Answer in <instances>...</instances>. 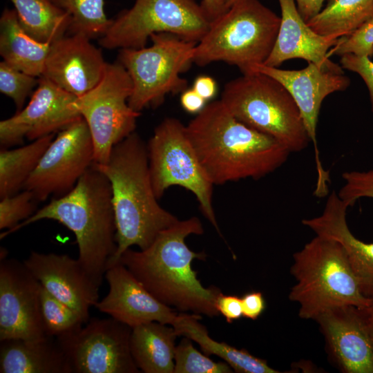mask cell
Masks as SVG:
<instances>
[{
    "instance_id": "3957f363",
    "label": "cell",
    "mask_w": 373,
    "mask_h": 373,
    "mask_svg": "<svg viewBox=\"0 0 373 373\" xmlns=\"http://www.w3.org/2000/svg\"><path fill=\"white\" fill-rule=\"evenodd\" d=\"M111 183L117 250L107 269L133 245L148 248L179 220L157 202L151 179L147 146L135 132L117 144L104 164L93 162Z\"/></svg>"
},
{
    "instance_id": "d590c367",
    "label": "cell",
    "mask_w": 373,
    "mask_h": 373,
    "mask_svg": "<svg viewBox=\"0 0 373 373\" xmlns=\"http://www.w3.org/2000/svg\"><path fill=\"white\" fill-rule=\"evenodd\" d=\"M343 186L337 193L350 207L363 198H373V168L366 171H350L342 174Z\"/></svg>"
},
{
    "instance_id": "e0dca14e",
    "label": "cell",
    "mask_w": 373,
    "mask_h": 373,
    "mask_svg": "<svg viewBox=\"0 0 373 373\" xmlns=\"http://www.w3.org/2000/svg\"><path fill=\"white\" fill-rule=\"evenodd\" d=\"M314 320L342 372L373 373L372 314L367 309L338 306L323 312Z\"/></svg>"
},
{
    "instance_id": "60d3db41",
    "label": "cell",
    "mask_w": 373,
    "mask_h": 373,
    "mask_svg": "<svg viewBox=\"0 0 373 373\" xmlns=\"http://www.w3.org/2000/svg\"><path fill=\"white\" fill-rule=\"evenodd\" d=\"M192 88L207 102L216 96L217 84L210 76L200 75L194 80Z\"/></svg>"
},
{
    "instance_id": "ac0fdd59",
    "label": "cell",
    "mask_w": 373,
    "mask_h": 373,
    "mask_svg": "<svg viewBox=\"0 0 373 373\" xmlns=\"http://www.w3.org/2000/svg\"><path fill=\"white\" fill-rule=\"evenodd\" d=\"M23 263L49 294L75 311L84 324L99 301V286L78 259L66 254L31 251Z\"/></svg>"
},
{
    "instance_id": "5bb4252c",
    "label": "cell",
    "mask_w": 373,
    "mask_h": 373,
    "mask_svg": "<svg viewBox=\"0 0 373 373\" xmlns=\"http://www.w3.org/2000/svg\"><path fill=\"white\" fill-rule=\"evenodd\" d=\"M280 82L289 93L299 108L308 135L314 146L317 173L314 195L323 198L329 191V174L325 170L317 146L316 128L323 101L330 94L345 90L350 79L344 73L324 70L314 63L300 70H285L265 64L251 68Z\"/></svg>"
},
{
    "instance_id": "9c48e42d",
    "label": "cell",
    "mask_w": 373,
    "mask_h": 373,
    "mask_svg": "<svg viewBox=\"0 0 373 373\" xmlns=\"http://www.w3.org/2000/svg\"><path fill=\"white\" fill-rule=\"evenodd\" d=\"M146 146L157 198H161L166 190L174 185L190 191L204 216L221 235L213 207L214 184L200 163L186 126L176 118H165L156 126Z\"/></svg>"
},
{
    "instance_id": "e575fe53",
    "label": "cell",
    "mask_w": 373,
    "mask_h": 373,
    "mask_svg": "<svg viewBox=\"0 0 373 373\" xmlns=\"http://www.w3.org/2000/svg\"><path fill=\"white\" fill-rule=\"evenodd\" d=\"M347 53L373 57V19L365 22L348 36L340 37L338 44L328 52L329 57Z\"/></svg>"
},
{
    "instance_id": "7402d4cb",
    "label": "cell",
    "mask_w": 373,
    "mask_h": 373,
    "mask_svg": "<svg viewBox=\"0 0 373 373\" xmlns=\"http://www.w3.org/2000/svg\"><path fill=\"white\" fill-rule=\"evenodd\" d=\"M350 206L335 191L328 196L323 212L302 223L316 236L332 239L343 249L358 281L363 294L373 298V242H365L355 237L346 220Z\"/></svg>"
},
{
    "instance_id": "9a60e30c",
    "label": "cell",
    "mask_w": 373,
    "mask_h": 373,
    "mask_svg": "<svg viewBox=\"0 0 373 373\" xmlns=\"http://www.w3.org/2000/svg\"><path fill=\"white\" fill-rule=\"evenodd\" d=\"M77 97L46 77H39L28 104L13 116L0 122L1 149L33 141L60 131L82 117L74 106Z\"/></svg>"
},
{
    "instance_id": "44dd1931",
    "label": "cell",
    "mask_w": 373,
    "mask_h": 373,
    "mask_svg": "<svg viewBox=\"0 0 373 373\" xmlns=\"http://www.w3.org/2000/svg\"><path fill=\"white\" fill-rule=\"evenodd\" d=\"M278 1L281 11L280 27L271 52L263 64L278 67L287 60L302 59L324 70L344 73L341 65L331 61L328 54L339 38L314 31L300 15L294 0Z\"/></svg>"
},
{
    "instance_id": "b9f144b4",
    "label": "cell",
    "mask_w": 373,
    "mask_h": 373,
    "mask_svg": "<svg viewBox=\"0 0 373 373\" xmlns=\"http://www.w3.org/2000/svg\"><path fill=\"white\" fill-rule=\"evenodd\" d=\"M297 9L305 21L315 17L321 10L325 0H294Z\"/></svg>"
},
{
    "instance_id": "ffe728a7",
    "label": "cell",
    "mask_w": 373,
    "mask_h": 373,
    "mask_svg": "<svg viewBox=\"0 0 373 373\" xmlns=\"http://www.w3.org/2000/svg\"><path fill=\"white\" fill-rule=\"evenodd\" d=\"M109 290L95 307L131 328L150 322L173 325L179 314L155 296L121 262L109 267L104 276Z\"/></svg>"
},
{
    "instance_id": "74e56055",
    "label": "cell",
    "mask_w": 373,
    "mask_h": 373,
    "mask_svg": "<svg viewBox=\"0 0 373 373\" xmlns=\"http://www.w3.org/2000/svg\"><path fill=\"white\" fill-rule=\"evenodd\" d=\"M217 309L227 323L240 319L242 316L241 298L233 295L219 294L216 302Z\"/></svg>"
},
{
    "instance_id": "836d02e7",
    "label": "cell",
    "mask_w": 373,
    "mask_h": 373,
    "mask_svg": "<svg viewBox=\"0 0 373 373\" xmlns=\"http://www.w3.org/2000/svg\"><path fill=\"white\" fill-rule=\"evenodd\" d=\"M36 200L28 190L23 189L1 199L0 229H12L32 216L36 211Z\"/></svg>"
},
{
    "instance_id": "ee69618b",
    "label": "cell",
    "mask_w": 373,
    "mask_h": 373,
    "mask_svg": "<svg viewBox=\"0 0 373 373\" xmlns=\"http://www.w3.org/2000/svg\"><path fill=\"white\" fill-rule=\"evenodd\" d=\"M236 0H223L224 4L226 8L228 10L229 8L236 1Z\"/></svg>"
},
{
    "instance_id": "cb8c5ba5",
    "label": "cell",
    "mask_w": 373,
    "mask_h": 373,
    "mask_svg": "<svg viewBox=\"0 0 373 373\" xmlns=\"http://www.w3.org/2000/svg\"><path fill=\"white\" fill-rule=\"evenodd\" d=\"M50 45L28 34L15 9L3 10L0 17V55L3 61L25 73L40 77Z\"/></svg>"
},
{
    "instance_id": "4dcf8cb0",
    "label": "cell",
    "mask_w": 373,
    "mask_h": 373,
    "mask_svg": "<svg viewBox=\"0 0 373 373\" xmlns=\"http://www.w3.org/2000/svg\"><path fill=\"white\" fill-rule=\"evenodd\" d=\"M40 311L46 336L55 338L72 333L85 325L80 316L41 286Z\"/></svg>"
},
{
    "instance_id": "4fadbf2b",
    "label": "cell",
    "mask_w": 373,
    "mask_h": 373,
    "mask_svg": "<svg viewBox=\"0 0 373 373\" xmlns=\"http://www.w3.org/2000/svg\"><path fill=\"white\" fill-rule=\"evenodd\" d=\"M94 162L91 135L82 117L61 130L52 140L23 189L36 201L61 197L77 184Z\"/></svg>"
},
{
    "instance_id": "7c38bea8",
    "label": "cell",
    "mask_w": 373,
    "mask_h": 373,
    "mask_svg": "<svg viewBox=\"0 0 373 373\" xmlns=\"http://www.w3.org/2000/svg\"><path fill=\"white\" fill-rule=\"evenodd\" d=\"M131 332V327L111 317L93 318L56 338L72 373H137L130 347Z\"/></svg>"
},
{
    "instance_id": "7a4b0ae2",
    "label": "cell",
    "mask_w": 373,
    "mask_h": 373,
    "mask_svg": "<svg viewBox=\"0 0 373 373\" xmlns=\"http://www.w3.org/2000/svg\"><path fill=\"white\" fill-rule=\"evenodd\" d=\"M203 233L198 218L178 220L161 231L148 248L127 249L118 262L164 305L180 312L218 316L216 302L222 291L214 286L204 287L192 268L195 259L204 260L207 255L192 251L185 241L191 234Z\"/></svg>"
},
{
    "instance_id": "5b68a950",
    "label": "cell",
    "mask_w": 373,
    "mask_h": 373,
    "mask_svg": "<svg viewBox=\"0 0 373 373\" xmlns=\"http://www.w3.org/2000/svg\"><path fill=\"white\" fill-rule=\"evenodd\" d=\"M291 273L296 280L289 298L299 304L298 315L314 320L338 306L367 309L365 297L342 247L335 240L316 236L294 256Z\"/></svg>"
},
{
    "instance_id": "8d00e7d4",
    "label": "cell",
    "mask_w": 373,
    "mask_h": 373,
    "mask_svg": "<svg viewBox=\"0 0 373 373\" xmlns=\"http://www.w3.org/2000/svg\"><path fill=\"white\" fill-rule=\"evenodd\" d=\"M341 66L358 74L368 89L371 110L373 113V61L365 55L347 53L341 56Z\"/></svg>"
},
{
    "instance_id": "6da1fadb",
    "label": "cell",
    "mask_w": 373,
    "mask_h": 373,
    "mask_svg": "<svg viewBox=\"0 0 373 373\" xmlns=\"http://www.w3.org/2000/svg\"><path fill=\"white\" fill-rule=\"evenodd\" d=\"M186 130L213 184L260 179L283 166L291 153L273 137L236 118L220 99L207 104Z\"/></svg>"
},
{
    "instance_id": "ab89813d",
    "label": "cell",
    "mask_w": 373,
    "mask_h": 373,
    "mask_svg": "<svg viewBox=\"0 0 373 373\" xmlns=\"http://www.w3.org/2000/svg\"><path fill=\"white\" fill-rule=\"evenodd\" d=\"M206 102L207 101L193 88H186L181 93V106L189 113H199L207 105Z\"/></svg>"
},
{
    "instance_id": "8992f818",
    "label": "cell",
    "mask_w": 373,
    "mask_h": 373,
    "mask_svg": "<svg viewBox=\"0 0 373 373\" xmlns=\"http://www.w3.org/2000/svg\"><path fill=\"white\" fill-rule=\"evenodd\" d=\"M280 17L258 0H236L210 23L196 44L193 63L204 66L223 61L238 67L242 74L263 64L274 48Z\"/></svg>"
},
{
    "instance_id": "f546056e",
    "label": "cell",
    "mask_w": 373,
    "mask_h": 373,
    "mask_svg": "<svg viewBox=\"0 0 373 373\" xmlns=\"http://www.w3.org/2000/svg\"><path fill=\"white\" fill-rule=\"evenodd\" d=\"M70 17L68 33H79L87 37L101 38L111 25L106 17L104 0H50Z\"/></svg>"
},
{
    "instance_id": "d4e9b609",
    "label": "cell",
    "mask_w": 373,
    "mask_h": 373,
    "mask_svg": "<svg viewBox=\"0 0 373 373\" xmlns=\"http://www.w3.org/2000/svg\"><path fill=\"white\" fill-rule=\"evenodd\" d=\"M178 336L172 325L159 322L133 327L130 347L137 368L144 373H174Z\"/></svg>"
},
{
    "instance_id": "484cf974",
    "label": "cell",
    "mask_w": 373,
    "mask_h": 373,
    "mask_svg": "<svg viewBox=\"0 0 373 373\" xmlns=\"http://www.w3.org/2000/svg\"><path fill=\"white\" fill-rule=\"evenodd\" d=\"M202 316L195 314L179 313L172 325L179 336H185L197 343L206 355H216L240 373H280L264 359L251 355L245 349H237L224 342H218L209 336L204 325L199 321Z\"/></svg>"
},
{
    "instance_id": "7bdbcfd3",
    "label": "cell",
    "mask_w": 373,
    "mask_h": 373,
    "mask_svg": "<svg viewBox=\"0 0 373 373\" xmlns=\"http://www.w3.org/2000/svg\"><path fill=\"white\" fill-rule=\"evenodd\" d=\"M200 6L210 23L227 10L223 0H202Z\"/></svg>"
},
{
    "instance_id": "ba28073f",
    "label": "cell",
    "mask_w": 373,
    "mask_h": 373,
    "mask_svg": "<svg viewBox=\"0 0 373 373\" xmlns=\"http://www.w3.org/2000/svg\"><path fill=\"white\" fill-rule=\"evenodd\" d=\"M150 39L149 47L120 49L118 55L133 84L128 104L139 113L158 106L167 94L187 88V81L180 74L193 63L197 44L166 32L153 34Z\"/></svg>"
},
{
    "instance_id": "8fae6325",
    "label": "cell",
    "mask_w": 373,
    "mask_h": 373,
    "mask_svg": "<svg viewBox=\"0 0 373 373\" xmlns=\"http://www.w3.org/2000/svg\"><path fill=\"white\" fill-rule=\"evenodd\" d=\"M132 89L131 79L124 67L118 61L107 63L98 84L75 101L74 106L91 135L93 162L106 163L113 148L135 132L140 113L128 104Z\"/></svg>"
},
{
    "instance_id": "30bf717a",
    "label": "cell",
    "mask_w": 373,
    "mask_h": 373,
    "mask_svg": "<svg viewBox=\"0 0 373 373\" xmlns=\"http://www.w3.org/2000/svg\"><path fill=\"white\" fill-rule=\"evenodd\" d=\"M99 39L106 49L145 47L151 35L166 32L198 43L210 21L195 0H135L121 11Z\"/></svg>"
},
{
    "instance_id": "f1b7e54d",
    "label": "cell",
    "mask_w": 373,
    "mask_h": 373,
    "mask_svg": "<svg viewBox=\"0 0 373 373\" xmlns=\"http://www.w3.org/2000/svg\"><path fill=\"white\" fill-rule=\"evenodd\" d=\"M55 137L50 134L17 149L0 151V199L17 193Z\"/></svg>"
},
{
    "instance_id": "2e32d148",
    "label": "cell",
    "mask_w": 373,
    "mask_h": 373,
    "mask_svg": "<svg viewBox=\"0 0 373 373\" xmlns=\"http://www.w3.org/2000/svg\"><path fill=\"white\" fill-rule=\"evenodd\" d=\"M41 285L23 262L0 261V341L39 339L45 334L40 311Z\"/></svg>"
},
{
    "instance_id": "52a82bcc",
    "label": "cell",
    "mask_w": 373,
    "mask_h": 373,
    "mask_svg": "<svg viewBox=\"0 0 373 373\" xmlns=\"http://www.w3.org/2000/svg\"><path fill=\"white\" fill-rule=\"evenodd\" d=\"M220 100L238 120L270 135L291 153L311 142L298 107L277 80L259 72L228 82Z\"/></svg>"
},
{
    "instance_id": "bcb514c9",
    "label": "cell",
    "mask_w": 373,
    "mask_h": 373,
    "mask_svg": "<svg viewBox=\"0 0 373 373\" xmlns=\"http://www.w3.org/2000/svg\"><path fill=\"white\" fill-rule=\"evenodd\" d=\"M372 341H373V314H372Z\"/></svg>"
},
{
    "instance_id": "83f0119b",
    "label": "cell",
    "mask_w": 373,
    "mask_h": 373,
    "mask_svg": "<svg viewBox=\"0 0 373 373\" xmlns=\"http://www.w3.org/2000/svg\"><path fill=\"white\" fill-rule=\"evenodd\" d=\"M10 1L21 26L35 39L52 43L68 32L70 16L50 0Z\"/></svg>"
},
{
    "instance_id": "603a6c76",
    "label": "cell",
    "mask_w": 373,
    "mask_h": 373,
    "mask_svg": "<svg viewBox=\"0 0 373 373\" xmlns=\"http://www.w3.org/2000/svg\"><path fill=\"white\" fill-rule=\"evenodd\" d=\"M1 373H72L55 337L1 341Z\"/></svg>"
},
{
    "instance_id": "4316f807",
    "label": "cell",
    "mask_w": 373,
    "mask_h": 373,
    "mask_svg": "<svg viewBox=\"0 0 373 373\" xmlns=\"http://www.w3.org/2000/svg\"><path fill=\"white\" fill-rule=\"evenodd\" d=\"M371 19L373 0H329L307 23L321 35L338 39L348 36Z\"/></svg>"
},
{
    "instance_id": "277c9868",
    "label": "cell",
    "mask_w": 373,
    "mask_h": 373,
    "mask_svg": "<svg viewBox=\"0 0 373 373\" xmlns=\"http://www.w3.org/2000/svg\"><path fill=\"white\" fill-rule=\"evenodd\" d=\"M57 221L76 238L78 260L100 287L117 250L112 190L106 175L93 164L66 194L54 198L26 220L1 233V239L41 220Z\"/></svg>"
},
{
    "instance_id": "1f68e13d",
    "label": "cell",
    "mask_w": 373,
    "mask_h": 373,
    "mask_svg": "<svg viewBox=\"0 0 373 373\" xmlns=\"http://www.w3.org/2000/svg\"><path fill=\"white\" fill-rule=\"evenodd\" d=\"M174 373H231L233 369L226 362H215L200 352L192 340L183 336L176 345Z\"/></svg>"
},
{
    "instance_id": "d6986e66",
    "label": "cell",
    "mask_w": 373,
    "mask_h": 373,
    "mask_svg": "<svg viewBox=\"0 0 373 373\" xmlns=\"http://www.w3.org/2000/svg\"><path fill=\"white\" fill-rule=\"evenodd\" d=\"M106 65L101 50L90 38L69 33L51 43L42 76L79 97L98 84Z\"/></svg>"
},
{
    "instance_id": "f6af8a7d",
    "label": "cell",
    "mask_w": 373,
    "mask_h": 373,
    "mask_svg": "<svg viewBox=\"0 0 373 373\" xmlns=\"http://www.w3.org/2000/svg\"><path fill=\"white\" fill-rule=\"evenodd\" d=\"M367 309L373 314V298H370L369 305Z\"/></svg>"
},
{
    "instance_id": "f35d334b",
    "label": "cell",
    "mask_w": 373,
    "mask_h": 373,
    "mask_svg": "<svg viewBox=\"0 0 373 373\" xmlns=\"http://www.w3.org/2000/svg\"><path fill=\"white\" fill-rule=\"evenodd\" d=\"M242 316L256 320L265 309V300L260 291H251L241 298Z\"/></svg>"
},
{
    "instance_id": "d6a6232c",
    "label": "cell",
    "mask_w": 373,
    "mask_h": 373,
    "mask_svg": "<svg viewBox=\"0 0 373 373\" xmlns=\"http://www.w3.org/2000/svg\"><path fill=\"white\" fill-rule=\"evenodd\" d=\"M39 83V77L25 73L2 61L0 63V92L14 102L17 112L24 107L26 99Z\"/></svg>"
}]
</instances>
